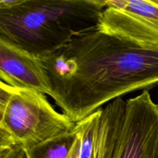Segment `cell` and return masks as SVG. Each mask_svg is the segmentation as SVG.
Listing matches in <instances>:
<instances>
[{"label": "cell", "instance_id": "cell-1", "mask_svg": "<svg viewBox=\"0 0 158 158\" xmlns=\"http://www.w3.org/2000/svg\"><path fill=\"white\" fill-rule=\"evenodd\" d=\"M57 106L77 123L103 105L158 85V49H145L97 29L39 57Z\"/></svg>", "mask_w": 158, "mask_h": 158}, {"label": "cell", "instance_id": "cell-2", "mask_svg": "<svg viewBox=\"0 0 158 158\" xmlns=\"http://www.w3.org/2000/svg\"><path fill=\"white\" fill-rule=\"evenodd\" d=\"M105 0H0V36L36 56L97 27Z\"/></svg>", "mask_w": 158, "mask_h": 158}, {"label": "cell", "instance_id": "cell-3", "mask_svg": "<svg viewBox=\"0 0 158 158\" xmlns=\"http://www.w3.org/2000/svg\"><path fill=\"white\" fill-rule=\"evenodd\" d=\"M103 158H158V103L149 90L110 103Z\"/></svg>", "mask_w": 158, "mask_h": 158}, {"label": "cell", "instance_id": "cell-4", "mask_svg": "<svg viewBox=\"0 0 158 158\" xmlns=\"http://www.w3.org/2000/svg\"><path fill=\"white\" fill-rule=\"evenodd\" d=\"M76 127L51 105L46 94L13 87L9 103L0 111V150L20 145L25 150L72 132Z\"/></svg>", "mask_w": 158, "mask_h": 158}, {"label": "cell", "instance_id": "cell-5", "mask_svg": "<svg viewBox=\"0 0 158 158\" xmlns=\"http://www.w3.org/2000/svg\"><path fill=\"white\" fill-rule=\"evenodd\" d=\"M96 29L140 47L158 49V4L154 0H105Z\"/></svg>", "mask_w": 158, "mask_h": 158}, {"label": "cell", "instance_id": "cell-6", "mask_svg": "<svg viewBox=\"0 0 158 158\" xmlns=\"http://www.w3.org/2000/svg\"><path fill=\"white\" fill-rule=\"evenodd\" d=\"M0 78L12 87L52 94L50 80L40 58L1 36Z\"/></svg>", "mask_w": 158, "mask_h": 158}, {"label": "cell", "instance_id": "cell-7", "mask_svg": "<svg viewBox=\"0 0 158 158\" xmlns=\"http://www.w3.org/2000/svg\"><path fill=\"white\" fill-rule=\"evenodd\" d=\"M103 108L76 123V149L78 158H93Z\"/></svg>", "mask_w": 158, "mask_h": 158}, {"label": "cell", "instance_id": "cell-8", "mask_svg": "<svg viewBox=\"0 0 158 158\" xmlns=\"http://www.w3.org/2000/svg\"><path fill=\"white\" fill-rule=\"evenodd\" d=\"M77 139L75 128L25 150L26 158H68Z\"/></svg>", "mask_w": 158, "mask_h": 158}, {"label": "cell", "instance_id": "cell-9", "mask_svg": "<svg viewBox=\"0 0 158 158\" xmlns=\"http://www.w3.org/2000/svg\"><path fill=\"white\" fill-rule=\"evenodd\" d=\"M0 158H26V151L20 145L0 150Z\"/></svg>", "mask_w": 158, "mask_h": 158}, {"label": "cell", "instance_id": "cell-10", "mask_svg": "<svg viewBox=\"0 0 158 158\" xmlns=\"http://www.w3.org/2000/svg\"><path fill=\"white\" fill-rule=\"evenodd\" d=\"M68 158H78V156H77V149H76V141H75V143H74L73 148L72 151H71L70 154H69Z\"/></svg>", "mask_w": 158, "mask_h": 158}, {"label": "cell", "instance_id": "cell-11", "mask_svg": "<svg viewBox=\"0 0 158 158\" xmlns=\"http://www.w3.org/2000/svg\"><path fill=\"white\" fill-rule=\"evenodd\" d=\"M154 1H155V2H157V4H158V0H154Z\"/></svg>", "mask_w": 158, "mask_h": 158}]
</instances>
